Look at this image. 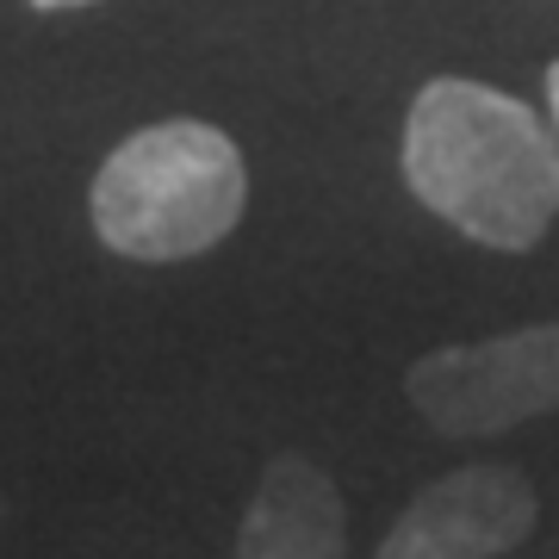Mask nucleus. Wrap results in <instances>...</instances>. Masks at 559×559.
I'll use <instances>...</instances> for the list:
<instances>
[{"mask_svg":"<svg viewBox=\"0 0 559 559\" xmlns=\"http://www.w3.org/2000/svg\"><path fill=\"white\" fill-rule=\"evenodd\" d=\"M404 187L460 237L522 255L559 218V143L535 106L485 81L436 75L411 100Z\"/></svg>","mask_w":559,"mask_h":559,"instance_id":"1","label":"nucleus"},{"mask_svg":"<svg viewBox=\"0 0 559 559\" xmlns=\"http://www.w3.org/2000/svg\"><path fill=\"white\" fill-rule=\"evenodd\" d=\"M242 150L205 119L143 124L100 162L87 218L124 261H193L242 224Z\"/></svg>","mask_w":559,"mask_h":559,"instance_id":"2","label":"nucleus"},{"mask_svg":"<svg viewBox=\"0 0 559 559\" xmlns=\"http://www.w3.org/2000/svg\"><path fill=\"white\" fill-rule=\"evenodd\" d=\"M404 399L436 436L479 441L559 411V323H528L491 342H448L404 373Z\"/></svg>","mask_w":559,"mask_h":559,"instance_id":"3","label":"nucleus"},{"mask_svg":"<svg viewBox=\"0 0 559 559\" xmlns=\"http://www.w3.org/2000/svg\"><path fill=\"white\" fill-rule=\"evenodd\" d=\"M535 516V485L516 466L479 460V466H460L448 479L423 485L385 528L373 559H498L528 540Z\"/></svg>","mask_w":559,"mask_h":559,"instance_id":"4","label":"nucleus"},{"mask_svg":"<svg viewBox=\"0 0 559 559\" xmlns=\"http://www.w3.org/2000/svg\"><path fill=\"white\" fill-rule=\"evenodd\" d=\"M348 554V503L336 479L305 454H274L261 466L230 559H342Z\"/></svg>","mask_w":559,"mask_h":559,"instance_id":"5","label":"nucleus"},{"mask_svg":"<svg viewBox=\"0 0 559 559\" xmlns=\"http://www.w3.org/2000/svg\"><path fill=\"white\" fill-rule=\"evenodd\" d=\"M547 100H554V124H559V62H547Z\"/></svg>","mask_w":559,"mask_h":559,"instance_id":"6","label":"nucleus"},{"mask_svg":"<svg viewBox=\"0 0 559 559\" xmlns=\"http://www.w3.org/2000/svg\"><path fill=\"white\" fill-rule=\"evenodd\" d=\"M32 7H44V13H57V7H87V0H32Z\"/></svg>","mask_w":559,"mask_h":559,"instance_id":"7","label":"nucleus"},{"mask_svg":"<svg viewBox=\"0 0 559 559\" xmlns=\"http://www.w3.org/2000/svg\"><path fill=\"white\" fill-rule=\"evenodd\" d=\"M0 522H7V498H0Z\"/></svg>","mask_w":559,"mask_h":559,"instance_id":"8","label":"nucleus"}]
</instances>
